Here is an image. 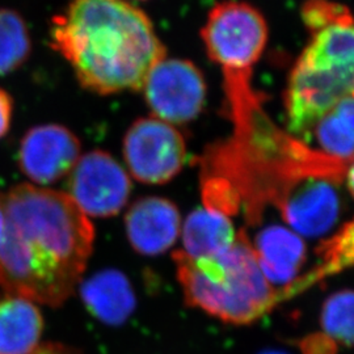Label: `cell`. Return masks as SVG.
I'll return each mask as SVG.
<instances>
[{
  "label": "cell",
  "mask_w": 354,
  "mask_h": 354,
  "mask_svg": "<svg viewBox=\"0 0 354 354\" xmlns=\"http://www.w3.org/2000/svg\"><path fill=\"white\" fill-rule=\"evenodd\" d=\"M6 232L0 247V286L58 307L74 292L93 250L95 228L64 192L29 184L0 193Z\"/></svg>",
  "instance_id": "1"
},
{
  "label": "cell",
  "mask_w": 354,
  "mask_h": 354,
  "mask_svg": "<svg viewBox=\"0 0 354 354\" xmlns=\"http://www.w3.org/2000/svg\"><path fill=\"white\" fill-rule=\"evenodd\" d=\"M49 36L80 86L104 96L140 91L167 54L150 17L125 0H71Z\"/></svg>",
  "instance_id": "2"
},
{
  "label": "cell",
  "mask_w": 354,
  "mask_h": 354,
  "mask_svg": "<svg viewBox=\"0 0 354 354\" xmlns=\"http://www.w3.org/2000/svg\"><path fill=\"white\" fill-rule=\"evenodd\" d=\"M301 17L310 39L291 68L285 109L289 134L307 140L337 102L354 99V15L333 0H306Z\"/></svg>",
  "instance_id": "3"
},
{
  "label": "cell",
  "mask_w": 354,
  "mask_h": 354,
  "mask_svg": "<svg viewBox=\"0 0 354 354\" xmlns=\"http://www.w3.org/2000/svg\"><path fill=\"white\" fill-rule=\"evenodd\" d=\"M174 261L187 304L228 324H251L283 302L281 290L266 279L244 230L219 257L196 260L176 251Z\"/></svg>",
  "instance_id": "4"
},
{
  "label": "cell",
  "mask_w": 354,
  "mask_h": 354,
  "mask_svg": "<svg viewBox=\"0 0 354 354\" xmlns=\"http://www.w3.org/2000/svg\"><path fill=\"white\" fill-rule=\"evenodd\" d=\"M268 36L264 15L239 0L215 4L201 29L206 53L223 75L232 124L248 121L263 109V100L253 89L252 74L266 50Z\"/></svg>",
  "instance_id": "5"
},
{
  "label": "cell",
  "mask_w": 354,
  "mask_h": 354,
  "mask_svg": "<svg viewBox=\"0 0 354 354\" xmlns=\"http://www.w3.org/2000/svg\"><path fill=\"white\" fill-rule=\"evenodd\" d=\"M129 172L149 185L171 181L185 165L187 143L176 127L155 117L137 120L124 138Z\"/></svg>",
  "instance_id": "6"
},
{
  "label": "cell",
  "mask_w": 354,
  "mask_h": 354,
  "mask_svg": "<svg viewBox=\"0 0 354 354\" xmlns=\"http://www.w3.org/2000/svg\"><path fill=\"white\" fill-rule=\"evenodd\" d=\"M145 99L155 118L171 125L193 121L203 112L206 83L201 70L187 59H163L147 76Z\"/></svg>",
  "instance_id": "7"
},
{
  "label": "cell",
  "mask_w": 354,
  "mask_h": 354,
  "mask_svg": "<svg viewBox=\"0 0 354 354\" xmlns=\"http://www.w3.org/2000/svg\"><path fill=\"white\" fill-rule=\"evenodd\" d=\"M68 175L67 194L89 216H114L130 197L131 181L108 152L95 150L83 155Z\"/></svg>",
  "instance_id": "8"
},
{
  "label": "cell",
  "mask_w": 354,
  "mask_h": 354,
  "mask_svg": "<svg viewBox=\"0 0 354 354\" xmlns=\"http://www.w3.org/2000/svg\"><path fill=\"white\" fill-rule=\"evenodd\" d=\"M80 158V142L61 125L30 129L20 143L19 167L32 181L46 185L68 175Z\"/></svg>",
  "instance_id": "9"
},
{
  "label": "cell",
  "mask_w": 354,
  "mask_h": 354,
  "mask_svg": "<svg viewBox=\"0 0 354 354\" xmlns=\"http://www.w3.org/2000/svg\"><path fill=\"white\" fill-rule=\"evenodd\" d=\"M342 180L313 175L298 183L279 203V213L298 235L319 236L332 227L340 213L336 187Z\"/></svg>",
  "instance_id": "10"
},
{
  "label": "cell",
  "mask_w": 354,
  "mask_h": 354,
  "mask_svg": "<svg viewBox=\"0 0 354 354\" xmlns=\"http://www.w3.org/2000/svg\"><path fill=\"white\" fill-rule=\"evenodd\" d=\"M127 239L145 256H156L169 250L181 230L176 205L162 197H145L133 203L125 216Z\"/></svg>",
  "instance_id": "11"
},
{
  "label": "cell",
  "mask_w": 354,
  "mask_h": 354,
  "mask_svg": "<svg viewBox=\"0 0 354 354\" xmlns=\"http://www.w3.org/2000/svg\"><path fill=\"white\" fill-rule=\"evenodd\" d=\"M253 250L266 279L283 288L297 279L306 260V244L291 228L268 226L257 235Z\"/></svg>",
  "instance_id": "12"
},
{
  "label": "cell",
  "mask_w": 354,
  "mask_h": 354,
  "mask_svg": "<svg viewBox=\"0 0 354 354\" xmlns=\"http://www.w3.org/2000/svg\"><path fill=\"white\" fill-rule=\"evenodd\" d=\"M80 294L89 313L106 324L124 323L136 308V295L130 282L115 269L92 276L82 285Z\"/></svg>",
  "instance_id": "13"
},
{
  "label": "cell",
  "mask_w": 354,
  "mask_h": 354,
  "mask_svg": "<svg viewBox=\"0 0 354 354\" xmlns=\"http://www.w3.org/2000/svg\"><path fill=\"white\" fill-rule=\"evenodd\" d=\"M236 236L238 231L228 215L206 207L197 209L184 223V252L196 260L215 259L232 247Z\"/></svg>",
  "instance_id": "14"
},
{
  "label": "cell",
  "mask_w": 354,
  "mask_h": 354,
  "mask_svg": "<svg viewBox=\"0 0 354 354\" xmlns=\"http://www.w3.org/2000/svg\"><path fill=\"white\" fill-rule=\"evenodd\" d=\"M42 329V315L30 301L20 297L0 301V354L33 353Z\"/></svg>",
  "instance_id": "15"
},
{
  "label": "cell",
  "mask_w": 354,
  "mask_h": 354,
  "mask_svg": "<svg viewBox=\"0 0 354 354\" xmlns=\"http://www.w3.org/2000/svg\"><path fill=\"white\" fill-rule=\"evenodd\" d=\"M317 266L302 277H297L288 286L281 289L282 299L292 297L313 288L319 281L340 273L348 268H354V219L335 234L330 239L323 241L317 248Z\"/></svg>",
  "instance_id": "16"
},
{
  "label": "cell",
  "mask_w": 354,
  "mask_h": 354,
  "mask_svg": "<svg viewBox=\"0 0 354 354\" xmlns=\"http://www.w3.org/2000/svg\"><path fill=\"white\" fill-rule=\"evenodd\" d=\"M311 136L317 138L319 151L351 162L354 159V99L337 102L317 122Z\"/></svg>",
  "instance_id": "17"
},
{
  "label": "cell",
  "mask_w": 354,
  "mask_h": 354,
  "mask_svg": "<svg viewBox=\"0 0 354 354\" xmlns=\"http://www.w3.org/2000/svg\"><path fill=\"white\" fill-rule=\"evenodd\" d=\"M30 51L32 41L23 16L10 8H0V75L17 70Z\"/></svg>",
  "instance_id": "18"
},
{
  "label": "cell",
  "mask_w": 354,
  "mask_h": 354,
  "mask_svg": "<svg viewBox=\"0 0 354 354\" xmlns=\"http://www.w3.org/2000/svg\"><path fill=\"white\" fill-rule=\"evenodd\" d=\"M323 333L336 344L354 346V291L332 294L322 307Z\"/></svg>",
  "instance_id": "19"
},
{
  "label": "cell",
  "mask_w": 354,
  "mask_h": 354,
  "mask_svg": "<svg viewBox=\"0 0 354 354\" xmlns=\"http://www.w3.org/2000/svg\"><path fill=\"white\" fill-rule=\"evenodd\" d=\"M299 346L304 354H336L337 352V344L332 342L324 333L307 336L301 342Z\"/></svg>",
  "instance_id": "20"
},
{
  "label": "cell",
  "mask_w": 354,
  "mask_h": 354,
  "mask_svg": "<svg viewBox=\"0 0 354 354\" xmlns=\"http://www.w3.org/2000/svg\"><path fill=\"white\" fill-rule=\"evenodd\" d=\"M12 111V97L4 89L0 88V138H3L10 129Z\"/></svg>",
  "instance_id": "21"
},
{
  "label": "cell",
  "mask_w": 354,
  "mask_h": 354,
  "mask_svg": "<svg viewBox=\"0 0 354 354\" xmlns=\"http://www.w3.org/2000/svg\"><path fill=\"white\" fill-rule=\"evenodd\" d=\"M32 354H75L73 352H68L67 349H64V346L59 345H44L41 348H37Z\"/></svg>",
  "instance_id": "22"
},
{
  "label": "cell",
  "mask_w": 354,
  "mask_h": 354,
  "mask_svg": "<svg viewBox=\"0 0 354 354\" xmlns=\"http://www.w3.org/2000/svg\"><path fill=\"white\" fill-rule=\"evenodd\" d=\"M346 180V185H348V189L351 192V194L354 197V159L351 160V165H348V168L345 171V177Z\"/></svg>",
  "instance_id": "23"
},
{
  "label": "cell",
  "mask_w": 354,
  "mask_h": 354,
  "mask_svg": "<svg viewBox=\"0 0 354 354\" xmlns=\"http://www.w3.org/2000/svg\"><path fill=\"white\" fill-rule=\"evenodd\" d=\"M4 232H6V215H4V210L0 205V247H1L3 239H4Z\"/></svg>",
  "instance_id": "24"
},
{
  "label": "cell",
  "mask_w": 354,
  "mask_h": 354,
  "mask_svg": "<svg viewBox=\"0 0 354 354\" xmlns=\"http://www.w3.org/2000/svg\"><path fill=\"white\" fill-rule=\"evenodd\" d=\"M260 354H288L285 353V352H281V351H269V352H263V353Z\"/></svg>",
  "instance_id": "25"
}]
</instances>
